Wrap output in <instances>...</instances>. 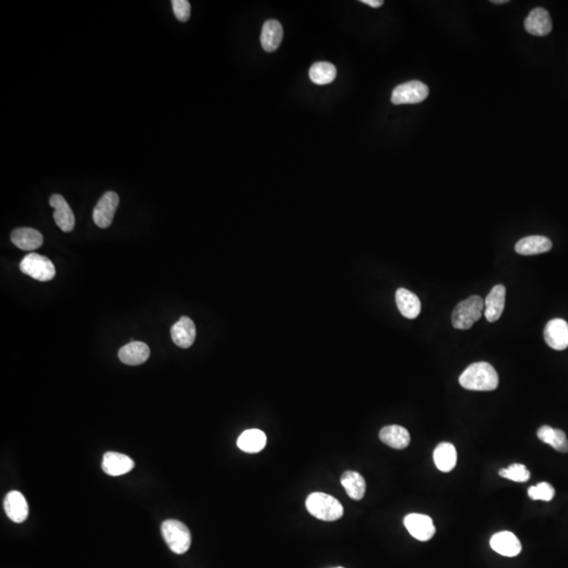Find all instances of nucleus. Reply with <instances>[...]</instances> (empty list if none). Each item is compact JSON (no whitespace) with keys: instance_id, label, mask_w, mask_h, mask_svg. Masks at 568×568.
Here are the masks:
<instances>
[{"instance_id":"17","label":"nucleus","mask_w":568,"mask_h":568,"mask_svg":"<svg viewBox=\"0 0 568 568\" xmlns=\"http://www.w3.org/2000/svg\"><path fill=\"white\" fill-rule=\"evenodd\" d=\"M150 347L143 342L133 341L120 349L118 353L120 361L127 365H140L149 359Z\"/></svg>"},{"instance_id":"13","label":"nucleus","mask_w":568,"mask_h":568,"mask_svg":"<svg viewBox=\"0 0 568 568\" xmlns=\"http://www.w3.org/2000/svg\"><path fill=\"white\" fill-rule=\"evenodd\" d=\"M171 337L174 343L181 349H189L196 339V327L191 318H180L171 329Z\"/></svg>"},{"instance_id":"19","label":"nucleus","mask_w":568,"mask_h":568,"mask_svg":"<svg viewBox=\"0 0 568 568\" xmlns=\"http://www.w3.org/2000/svg\"><path fill=\"white\" fill-rule=\"evenodd\" d=\"M396 303L403 317L416 319L421 313V302L413 292L407 289H399L396 292Z\"/></svg>"},{"instance_id":"10","label":"nucleus","mask_w":568,"mask_h":568,"mask_svg":"<svg viewBox=\"0 0 568 568\" xmlns=\"http://www.w3.org/2000/svg\"><path fill=\"white\" fill-rule=\"evenodd\" d=\"M50 205L55 210L54 220L60 230L65 233L73 231L75 227V216L67 200L59 194H54L50 198Z\"/></svg>"},{"instance_id":"12","label":"nucleus","mask_w":568,"mask_h":568,"mask_svg":"<svg viewBox=\"0 0 568 568\" xmlns=\"http://www.w3.org/2000/svg\"><path fill=\"white\" fill-rule=\"evenodd\" d=\"M506 289L503 284H498L491 289L484 300V315L489 322L500 319L505 307Z\"/></svg>"},{"instance_id":"22","label":"nucleus","mask_w":568,"mask_h":568,"mask_svg":"<svg viewBox=\"0 0 568 568\" xmlns=\"http://www.w3.org/2000/svg\"><path fill=\"white\" fill-rule=\"evenodd\" d=\"M267 438L263 432L257 429H247L239 436L237 445L241 451L249 454L261 452L267 445Z\"/></svg>"},{"instance_id":"1","label":"nucleus","mask_w":568,"mask_h":568,"mask_svg":"<svg viewBox=\"0 0 568 568\" xmlns=\"http://www.w3.org/2000/svg\"><path fill=\"white\" fill-rule=\"evenodd\" d=\"M459 382L462 387L469 391L491 392L497 389L499 377L491 364L477 362L461 374Z\"/></svg>"},{"instance_id":"31","label":"nucleus","mask_w":568,"mask_h":568,"mask_svg":"<svg viewBox=\"0 0 568 568\" xmlns=\"http://www.w3.org/2000/svg\"><path fill=\"white\" fill-rule=\"evenodd\" d=\"M361 3L372 8H380L384 3L382 0H362Z\"/></svg>"},{"instance_id":"2","label":"nucleus","mask_w":568,"mask_h":568,"mask_svg":"<svg viewBox=\"0 0 568 568\" xmlns=\"http://www.w3.org/2000/svg\"><path fill=\"white\" fill-rule=\"evenodd\" d=\"M307 511L322 521H336L343 516V506L336 498L324 493H313L305 502Z\"/></svg>"},{"instance_id":"8","label":"nucleus","mask_w":568,"mask_h":568,"mask_svg":"<svg viewBox=\"0 0 568 568\" xmlns=\"http://www.w3.org/2000/svg\"><path fill=\"white\" fill-rule=\"evenodd\" d=\"M404 525L409 533L419 541H429L436 533L433 519L422 514H409L404 518Z\"/></svg>"},{"instance_id":"26","label":"nucleus","mask_w":568,"mask_h":568,"mask_svg":"<svg viewBox=\"0 0 568 568\" xmlns=\"http://www.w3.org/2000/svg\"><path fill=\"white\" fill-rule=\"evenodd\" d=\"M538 438L544 443L549 444L560 453H568V440L561 429L543 425L538 431Z\"/></svg>"},{"instance_id":"9","label":"nucleus","mask_w":568,"mask_h":568,"mask_svg":"<svg viewBox=\"0 0 568 568\" xmlns=\"http://www.w3.org/2000/svg\"><path fill=\"white\" fill-rule=\"evenodd\" d=\"M546 343L555 351H564L568 347V323L561 318H556L546 324L544 329Z\"/></svg>"},{"instance_id":"16","label":"nucleus","mask_w":568,"mask_h":568,"mask_svg":"<svg viewBox=\"0 0 568 568\" xmlns=\"http://www.w3.org/2000/svg\"><path fill=\"white\" fill-rule=\"evenodd\" d=\"M491 547L499 555L509 558L516 557L522 551L521 542L511 531L495 534L491 539Z\"/></svg>"},{"instance_id":"4","label":"nucleus","mask_w":568,"mask_h":568,"mask_svg":"<svg viewBox=\"0 0 568 568\" xmlns=\"http://www.w3.org/2000/svg\"><path fill=\"white\" fill-rule=\"evenodd\" d=\"M162 537L173 553L183 555L189 551L192 535L185 524L178 520H167L161 524Z\"/></svg>"},{"instance_id":"20","label":"nucleus","mask_w":568,"mask_h":568,"mask_svg":"<svg viewBox=\"0 0 568 568\" xmlns=\"http://www.w3.org/2000/svg\"><path fill=\"white\" fill-rule=\"evenodd\" d=\"M553 247L551 240L544 236H529L522 238L516 243L518 254L524 256L538 255L549 252Z\"/></svg>"},{"instance_id":"18","label":"nucleus","mask_w":568,"mask_h":568,"mask_svg":"<svg viewBox=\"0 0 568 568\" xmlns=\"http://www.w3.org/2000/svg\"><path fill=\"white\" fill-rule=\"evenodd\" d=\"M11 240L23 251H34L43 245V236L31 227H19L12 232Z\"/></svg>"},{"instance_id":"11","label":"nucleus","mask_w":568,"mask_h":568,"mask_svg":"<svg viewBox=\"0 0 568 568\" xmlns=\"http://www.w3.org/2000/svg\"><path fill=\"white\" fill-rule=\"evenodd\" d=\"M526 32L534 36L549 35L553 29V21L549 12L543 8H536L524 21Z\"/></svg>"},{"instance_id":"3","label":"nucleus","mask_w":568,"mask_h":568,"mask_svg":"<svg viewBox=\"0 0 568 568\" xmlns=\"http://www.w3.org/2000/svg\"><path fill=\"white\" fill-rule=\"evenodd\" d=\"M484 300L480 296H471L457 304L452 314V323L457 329H469L481 318Z\"/></svg>"},{"instance_id":"25","label":"nucleus","mask_w":568,"mask_h":568,"mask_svg":"<svg viewBox=\"0 0 568 568\" xmlns=\"http://www.w3.org/2000/svg\"><path fill=\"white\" fill-rule=\"evenodd\" d=\"M341 484L347 496L353 500H361L367 491L364 478L357 471H347L342 475Z\"/></svg>"},{"instance_id":"29","label":"nucleus","mask_w":568,"mask_h":568,"mask_svg":"<svg viewBox=\"0 0 568 568\" xmlns=\"http://www.w3.org/2000/svg\"><path fill=\"white\" fill-rule=\"evenodd\" d=\"M555 489L547 482H541L537 485L531 486L529 489V498L535 501H551L555 497Z\"/></svg>"},{"instance_id":"15","label":"nucleus","mask_w":568,"mask_h":568,"mask_svg":"<svg viewBox=\"0 0 568 568\" xmlns=\"http://www.w3.org/2000/svg\"><path fill=\"white\" fill-rule=\"evenodd\" d=\"M134 466H135V462L131 458L123 454L115 453V452L105 453L103 456V464H101L103 471L112 477L125 475L134 469Z\"/></svg>"},{"instance_id":"24","label":"nucleus","mask_w":568,"mask_h":568,"mask_svg":"<svg viewBox=\"0 0 568 568\" xmlns=\"http://www.w3.org/2000/svg\"><path fill=\"white\" fill-rule=\"evenodd\" d=\"M434 461L439 471L449 473L457 464V449L452 443H440L434 451Z\"/></svg>"},{"instance_id":"7","label":"nucleus","mask_w":568,"mask_h":568,"mask_svg":"<svg viewBox=\"0 0 568 568\" xmlns=\"http://www.w3.org/2000/svg\"><path fill=\"white\" fill-rule=\"evenodd\" d=\"M118 205H119V196L115 192H107L103 197L100 198L93 212L94 222L97 227L107 229L112 225Z\"/></svg>"},{"instance_id":"30","label":"nucleus","mask_w":568,"mask_h":568,"mask_svg":"<svg viewBox=\"0 0 568 568\" xmlns=\"http://www.w3.org/2000/svg\"><path fill=\"white\" fill-rule=\"evenodd\" d=\"M172 7L176 18L181 23H185L191 17V3L187 0H173Z\"/></svg>"},{"instance_id":"27","label":"nucleus","mask_w":568,"mask_h":568,"mask_svg":"<svg viewBox=\"0 0 568 568\" xmlns=\"http://www.w3.org/2000/svg\"><path fill=\"white\" fill-rule=\"evenodd\" d=\"M337 76V69L329 63H316L310 69V78L316 85H323L333 83Z\"/></svg>"},{"instance_id":"32","label":"nucleus","mask_w":568,"mask_h":568,"mask_svg":"<svg viewBox=\"0 0 568 568\" xmlns=\"http://www.w3.org/2000/svg\"><path fill=\"white\" fill-rule=\"evenodd\" d=\"M491 3H495V5H503V3H507L509 1L507 0H494Z\"/></svg>"},{"instance_id":"5","label":"nucleus","mask_w":568,"mask_h":568,"mask_svg":"<svg viewBox=\"0 0 568 568\" xmlns=\"http://www.w3.org/2000/svg\"><path fill=\"white\" fill-rule=\"evenodd\" d=\"M20 271L41 282L50 281L56 275L53 262L49 258L36 253L29 254L23 258V261L20 262Z\"/></svg>"},{"instance_id":"14","label":"nucleus","mask_w":568,"mask_h":568,"mask_svg":"<svg viewBox=\"0 0 568 568\" xmlns=\"http://www.w3.org/2000/svg\"><path fill=\"white\" fill-rule=\"evenodd\" d=\"M3 509L8 517L15 523H23L29 516V505L23 494L17 491H10L3 501Z\"/></svg>"},{"instance_id":"33","label":"nucleus","mask_w":568,"mask_h":568,"mask_svg":"<svg viewBox=\"0 0 568 568\" xmlns=\"http://www.w3.org/2000/svg\"><path fill=\"white\" fill-rule=\"evenodd\" d=\"M336 568H343V567H336Z\"/></svg>"},{"instance_id":"21","label":"nucleus","mask_w":568,"mask_h":568,"mask_svg":"<svg viewBox=\"0 0 568 568\" xmlns=\"http://www.w3.org/2000/svg\"><path fill=\"white\" fill-rule=\"evenodd\" d=\"M380 440L392 449H407L411 442V436L407 429L399 425L385 426L380 431Z\"/></svg>"},{"instance_id":"23","label":"nucleus","mask_w":568,"mask_h":568,"mask_svg":"<svg viewBox=\"0 0 568 568\" xmlns=\"http://www.w3.org/2000/svg\"><path fill=\"white\" fill-rule=\"evenodd\" d=\"M283 39V28L278 20L265 21L261 32V45L267 52H274L279 48Z\"/></svg>"},{"instance_id":"28","label":"nucleus","mask_w":568,"mask_h":568,"mask_svg":"<svg viewBox=\"0 0 568 568\" xmlns=\"http://www.w3.org/2000/svg\"><path fill=\"white\" fill-rule=\"evenodd\" d=\"M499 475L504 479L511 480L515 482L529 481L531 473L523 464L515 463L509 465L507 469H501Z\"/></svg>"},{"instance_id":"6","label":"nucleus","mask_w":568,"mask_h":568,"mask_svg":"<svg viewBox=\"0 0 568 568\" xmlns=\"http://www.w3.org/2000/svg\"><path fill=\"white\" fill-rule=\"evenodd\" d=\"M429 89L421 81L413 80L409 83H402L394 89L392 94V103L395 105H416L429 97Z\"/></svg>"}]
</instances>
